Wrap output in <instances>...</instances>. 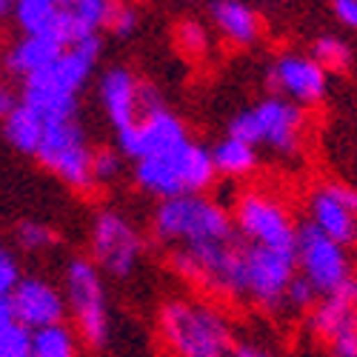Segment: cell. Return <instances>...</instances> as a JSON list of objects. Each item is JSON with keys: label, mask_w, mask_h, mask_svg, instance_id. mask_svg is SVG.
Here are the masks:
<instances>
[{"label": "cell", "mask_w": 357, "mask_h": 357, "mask_svg": "<svg viewBox=\"0 0 357 357\" xmlns=\"http://www.w3.org/2000/svg\"><path fill=\"white\" fill-rule=\"evenodd\" d=\"M158 337L166 357H231L234 329L229 314L206 297L177 294L158 312Z\"/></svg>", "instance_id": "1"}, {"label": "cell", "mask_w": 357, "mask_h": 357, "mask_svg": "<svg viewBox=\"0 0 357 357\" xmlns=\"http://www.w3.org/2000/svg\"><path fill=\"white\" fill-rule=\"evenodd\" d=\"M103 52V38L95 35L69 46L52 66L26 77L20 86V103L35 109L43 123L75 121L80 109V92L92 80Z\"/></svg>", "instance_id": "2"}, {"label": "cell", "mask_w": 357, "mask_h": 357, "mask_svg": "<svg viewBox=\"0 0 357 357\" xmlns=\"http://www.w3.org/2000/svg\"><path fill=\"white\" fill-rule=\"evenodd\" d=\"M152 234L172 249H192L237 237L231 212L209 195H181L158 200V209L152 215Z\"/></svg>", "instance_id": "3"}, {"label": "cell", "mask_w": 357, "mask_h": 357, "mask_svg": "<svg viewBox=\"0 0 357 357\" xmlns=\"http://www.w3.org/2000/svg\"><path fill=\"white\" fill-rule=\"evenodd\" d=\"M132 177L140 192L158 200L181 197V195H206V189H212L218 181L209 146H203L192 137L183 140L181 146H174L166 155L137 160Z\"/></svg>", "instance_id": "4"}, {"label": "cell", "mask_w": 357, "mask_h": 357, "mask_svg": "<svg viewBox=\"0 0 357 357\" xmlns=\"http://www.w3.org/2000/svg\"><path fill=\"white\" fill-rule=\"evenodd\" d=\"M306 129H309L306 112L278 95H269L241 109L229 123L231 137L243 140L255 149L263 146L278 158L301 155L306 143Z\"/></svg>", "instance_id": "5"}, {"label": "cell", "mask_w": 357, "mask_h": 357, "mask_svg": "<svg viewBox=\"0 0 357 357\" xmlns=\"http://www.w3.org/2000/svg\"><path fill=\"white\" fill-rule=\"evenodd\" d=\"M172 272L200 291L226 301H243V243L241 237L192 249H172Z\"/></svg>", "instance_id": "6"}, {"label": "cell", "mask_w": 357, "mask_h": 357, "mask_svg": "<svg viewBox=\"0 0 357 357\" xmlns=\"http://www.w3.org/2000/svg\"><path fill=\"white\" fill-rule=\"evenodd\" d=\"M63 297H66V314H72L75 320L77 337L92 349H103L112 337L109 291L103 283V272L89 257H72L66 263Z\"/></svg>", "instance_id": "7"}, {"label": "cell", "mask_w": 357, "mask_h": 357, "mask_svg": "<svg viewBox=\"0 0 357 357\" xmlns=\"http://www.w3.org/2000/svg\"><path fill=\"white\" fill-rule=\"evenodd\" d=\"M146 252V237L137 223L121 209H98L89 226V260L114 280L137 272Z\"/></svg>", "instance_id": "8"}, {"label": "cell", "mask_w": 357, "mask_h": 357, "mask_svg": "<svg viewBox=\"0 0 357 357\" xmlns=\"http://www.w3.org/2000/svg\"><path fill=\"white\" fill-rule=\"evenodd\" d=\"M234 231L249 246H266V249H283L294 252L297 241V223L291 209L266 189H246L234 200L231 209Z\"/></svg>", "instance_id": "9"}, {"label": "cell", "mask_w": 357, "mask_h": 357, "mask_svg": "<svg viewBox=\"0 0 357 357\" xmlns=\"http://www.w3.org/2000/svg\"><path fill=\"white\" fill-rule=\"evenodd\" d=\"M92 155L95 149L89 146L86 129L80 126V121H57V123H46L40 146L35 152V160L52 172L57 181L66 183L69 189L86 192L92 189Z\"/></svg>", "instance_id": "10"}, {"label": "cell", "mask_w": 357, "mask_h": 357, "mask_svg": "<svg viewBox=\"0 0 357 357\" xmlns=\"http://www.w3.org/2000/svg\"><path fill=\"white\" fill-rule=\"evenodd\" d=\"M294 275V252L243 243V301H249L252 306L263 312H280L283 294Z\"/></svg>", "instance_id": "11"}, {"label": "cell", "mask_w": 357, "mask_h": 357, "mask_svg": "<svg viewBox=\"0 0 357 357\" xmlns=\"http://www.w3.org/2000/svg\"><path fill=\"white\" fill-rule=\"evenodd\" d=\"M294 263H297V275L303 280H309L320 297L337 291L349 278H354L346 246L335 243L332 237L320 234L309 223L297 226Z\"/></svg>", "instance_id": "12"}, {"label": "cell", "mask_w": 357, "mask_h": 357, "mask_svg": "<svg viewBox=\"0 0 357 357\" xmlns=\"http://www.w3.org/2000/svg\"><path fill=\"white\" fill-rule=\"evenodd\" d=\"M309 332L332 357H357V278L326 294L309 312Z\"/></svg>", "instance_id": "13"}, {"label": "cell", "mask_w": 357, "mask_h": 357, "mask_svg": "<svg viewBox=\"0 0 357 357\" xmlns=\"http://www.w3.org/2000/svg\"><path fill=\"white\" fill-rule=\"evenodd\" d=\"M272 95L306 109H314L329 95V75H326L309 54L303 52H283L269 66Z\"/></svg>", "instance_id": "14"}, {"label": "cell", "mask_w": 357, "mask_h": 357, "mask_svg": "<svg viewBox=\"0 0 357 357\" xmlns=\"http://www.w3.org/2000/svg\"><path fill=\"white\" fill-rule=\"evenodd\" d=\"M183 140H189L186 123L169 106H160V109L140 114L129 129L117 132V146H121L117 152L137 163V160L166 155Z\"/></svg>", "instance_id": "15"}, {"label": "cell", "mask_w": 357, "mask_h": 357, "mask_svg": "<svg viewBox=\"0 0 357 357\" xmlns=\"http://www.w3.org/2000/svg\"><path fill=\"white\" fill-rule=\"evenodd\" d=\"M9 306L15 314V323L29 332L66 320L63 289L40 275H23L15 291L9 294Z\"/></svg>", "instance_id": "16"}, {"label": "cell", "mask_w": 357, "mask_h": 357, "mask_svg": "<svg viewBox=\"0 0 357 357\" xmlns=\"http://www.w3.org/2000/svg\"><path fill=\"white\" fill-rule=\"evenodd\" d=\"M140 83L132 69L126 66H112L100 75L98 83V100L109 117V123L114 132L129 129L137 117H140Z\"/></svg>", "instance_id": "17"}, {"label": "cell", "mask_w": 357, "mask_h": 357, "mask_svg": "<svg viewBox=\"0 0 357 357\" xmlns=\"http://www.w3.org/2000/svg\"><path fill=\"white\" fill-rule=\"evenodd\" d=\"M306 209H309V226H314L320 234L332 237L335 243L346 249L357 243V215L343 203L335 183H320L309 195Z\"/></svg>", "instance_id": "18"}, {"label": "cell", "mask_w": 357, "mask_h": 357, "mask_svg": "<svg viewBox=\"0 0 357 357\" xmlns=\"http://www.w3.org/2000/svg\"><path fill=\"white\" fill-rule=\"evenodd\" d=\"M209 20L218 38H223L234 49H249L260 40V17L246 0H212Z\"/></svg>", "instance_id": "19"}, {"label": "cell", "mask_w": 357, "mask_h": 357, "mask_svg": "<svg viewBox=\"0 0 357 357\" xmlns=\"http://www.w3.org/2000/svg\"><path fill=\"white\" fill-rule=\"evenodd\" d=\"M63 52H66V46L54 35H20L6 49V54H0V63L6 66L9 75L26 80V77L43 72L46 66H52Z\"/></svg>", "instance_id": "20"}, {"label": "cell", "mask_w": 357, "mask_h": 357, "mask_svg": "<svg viewBox=\"0 0 357 357\" xmlns=\"http://www.w3.org/2000/svg\"><path fill=\"white\" fill-rule=\"evenodd\" d=\"M209 152H212L215 174L226 177V181H246V177H252L257 172V163H260L257 149L243 143V140H237V137H231V135L218 140Z\"/></svg>", "instance_id": "21"}, {"label": "cell", "mask_w": 357, "mask_h": 357, "mask_svg": "<svg viewBox=\"0 0 357 357\" xmlns=\"http://www.w3.org/2000/svg\"><path fill=\"white\" fill-rule=\"evenodd\" d=\"M43 129H46L43 117L35 109H29L26 103H17L3 121V137L9 140V146L15 149V152L29 155V158H35L40 137H43Z\"/></svg>", "instance_id": "22"}, {"label": "cell", "mask_w": 357, "mask_h": 357, "mask_svg": "<svg viewBox=\"0 0 357 357\" xmlns=\"http://www.w3.org/2000/svg\"><path fill=\"white\" fill-rule=\"evenodd\" d=\"M32 357H80V337L72 326L54 323L32 332Z\"/></svg>", "instance_id": "23"}, {"label": "cell", "mask_w": 357, "mask_h": 357, "mask_svg": "<svg viewBox=\"0 0 357 357\" xmlns=\"http://www.w3.org/2000/svg\"><path fill=\"white\" fill-rule=\"evenodd\" d=\"M61 9L63 6L46 3V0H17L12 17L20 29V35H54Z\"/></svg>", "instance_id": "24"}, {"label": "cell", "mask_w": 357, "mask_h": 357, "mask_svg": "<svg viewBox=\"0 0 357 357\" xmlns=\"http://www.w3.org/2000/svg\"><path fill=\"white\" fill-rule=\"evenodd\" d=\"M309 57L326 75H340L351 66V46L337 35H320L312 40Z\"/></svg>", "instance_id": "25"}, {"label": "cell", "mask_w": 357, "mask_h": 357, "mask_svg": "<svg viewBox=\"0 0 357 357\" xmlns=\"http://www.w3.org/2000/svg\"><path fill=\"white\" fill-rule=\"evenodd\" d=\"M174 43L189 61H200L212 49V29L197 17H183L174 23Z\"/></svg>", "instance_id": "26"}, {"label": "cell", "mask_w": 357, "mask_h": 357, "mask_svg": "<svg viewBox=\"0 0 357 357\" xmlns=\"http://www.w3.org/2000/svg\"><path fill=\"white\" fill-rule=\"evenodd\" d=\"M15 243L26 255H43L57 246V231L40 220H20L15 229Z\"/></svg>", "instance_id": "27"}, {"label": "cell", "mask_w": 357, "mask_h": 357, "mask_svg": "<svg viewBox=\"0 0 357 357\" xmlns=\"http://www.w3.org/2000/svg\"><path fill=\"white\" fill-rule=\"evenodd\" d=\"M140 26V12L132 0H109L106 3V20L103 29L114 38H132Z\"/></svg>", "instance_id": "28"}, {"label": "cell", "mask_w": 357, "mask_h": 357, "mask_svg": "<svg viewBox=\"0 0 357 357\" xmlns=\"http://www.w3.org/2000/svg\"><path fill=\"white\" fill-rule=\"evenodd\" d=\"M320 301V294L314 291V286L309 280H303L301 275H294V280L289 283L286 294H283V309L294 312V314H309Z\"/></svg>", "instance_id": "29"}, {"label": "cell", "mask_w": 357, "mask_h": 357, "mask_svg": "<svg viewBox=\"0 0 357 357\" xmlns=\"http://www.w3.org/2000/svg\"><path fill=\"white\" fill-rule=\"evenodd\" d=\"M123 174V155L117 149H95L92 155V181L95 186H106V183H114L117 177Z\"/></svg>", "instance_id": "30"}, {"label": "cell", "mask_w": 357, "mask_h": 357, "mask_svg": "<svg viewBox=\"0 0 357 357\" xmlns=\"http://www.w3.org/2000/svg\"><path fill=\"white\" fill-rule=\"evenodd\" d=\"M0 357H32V332L17 323L0 332Z\"/></svg>", "instance_id": "31"}, {"label": "cell", "mask_w": 357, "mask_h": 357, "mask_svg": "<svg viewBox=\"0 0 357 357\" xmlns=\"http://www.w3.org/2000/svg\"><path fill=\"white\" fill-rule=\"evenodd\" d=\"M23 272H20V263L17 255L6 246H0V297H9L15 291V286L20 283Z\"/></svg>", "instance_id": "32"}, {"label": "cell", "mask_w": 357, "mask_h": 357, "mask_svg": "<svg viewBox=\"0 0 357 357\" xmlns=\"http://www.w3.org/2000/svg\"><path fill=\"white\" fill-rule=\"evenodd\" d=\"M231 357H280V354L260 340H243V343H234Z\"/></svg>", "instance_id": "33"}, {"label": "cell", "mask_w": 357, "mask_h": 357, "mask_svg": "<svg viewBox=\"0 0 357 357\" xmlns=\"http://www.w3.org/2000/svg\"><path fill=\"white\" fill-rule=\"evenodd\" d=\"M332 12L343 29H354L357 32V0H335Z\"/></svg>", "instance_id": "34"}, {"label": "cell", "mask_w": 357, "mask_h": 357, "mask_svg": "<svg viewBox=\"0 0 357 357\" xmlns=\"http://www.w3.org/2000/svg\"><path fill=\"white\" fill-rule=\"evenodd\" d=\"M17 103H20V98L15 95V89H12L9 83L0 80V121H6L9 112H12Z\"/></svg>", "instance_id": "35"}, {"label": "cell", "mask_w": 357, "mask_h": 357, "mask_svg": "<svg viewBox=\"0 0 357 357\" xmlns=\"http://www.w3.org/2000/svg\"><path fill=\"white\" fill-rule=\"evenodd\" d=\"M335 186H337V192H340L343 203H346L349 209L357 215V189H354V186H346V183H335Z\"/></svg>", "instance_id": "36"}, {"label": "cell", "mask_w": 357, "mask_h": 357, "mask_svg": "<svg viewBox=\"0 0 357 357\" xmlns=\"http://www.w3.org/2000/svg\"><path fill=\"white\" fill-rule=\"evenodd\" d=\"M12 323H15V314L9 306V297H0V332H6Z\"/></svg>", "instance_id": "37"}, {"label": "cell", "mask_w": 357, "mask_h": 357, "mask_svg": "<svg viewBox=\"0 0 357 357\" xmlns=\"http://www.w3.org/2000/svg\"><path fill=\"white\" fill-rule=\"evenodd\" d=\"M15 3H17V0H0V17H6V15H12Z\"/></svg>", "instance_id": "38"}, {"label": "cell", "mask_w": 357, "mask_h": 357, "mask_svg": "<svg viewBox=\"0 0 357 357\" xmlns=\"http://www.w3.org/2000/svg\"><path fill=\"white\" fill-rule=\"evenodd\" d=\"M46 3H54V6H66L69 0H46Z\"/></svg>", "instance_id": "39"}, {"label": "cell", "mask_w": 357, "mask_h": 357, "mask_svg": "<svg viewBox=\"0 0 357 357\" xmlns=\"http://www.w3.org/2000/svg\"><path fill=\"white\" fill-rule=\"evenodd\" d=\"M69 3H92V0H69Z\"/></svg>", "instance_id": "40"}, {"label": "cell", "mask_w": 357, "mask_h": 357, "mask_svg": "<svg viewBox=\"0 0 357 357\" xmlns=\"http://www.w3.org/2000/svg\"><path fill=\"white\" fill-rule=\"evenodd\" d=\"M186 3H197V0H186Z\"/></svg>", "instance_id": "41"}]
</instances>
